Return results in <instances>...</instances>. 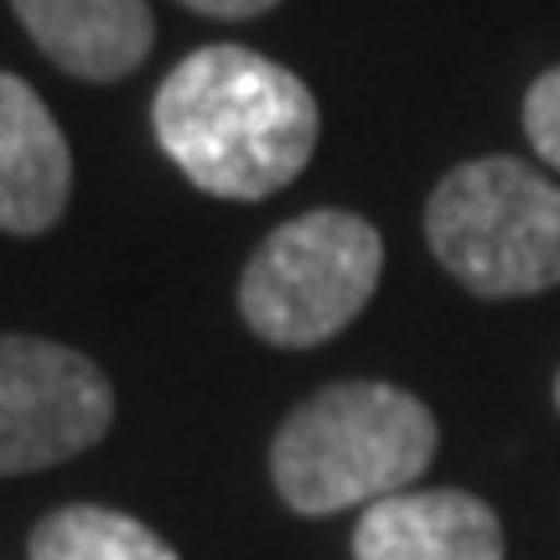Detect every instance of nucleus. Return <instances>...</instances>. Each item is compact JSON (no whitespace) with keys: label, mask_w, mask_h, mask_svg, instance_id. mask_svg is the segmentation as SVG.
I'll return each instance as SVG.
<instances>
[{"label":"nucleus","mask_w":560,"mask_h":560,"mask_svg":"<svg viewBox=\"0 0 560 560\" xmlns=\"http://www.w3.org/2000/svg\"><path fill=\"white\" fill-rule=\"evenodd\" d=\"M11 11L42 52L83 83L136 73L156 42L145 0H11Z\"/></svg>","instance_id":"nucleus-8"},{"label":"nucleus","mask_w":560,"mask_h":560,"mask_svg":"<svg viewBox=\"0 0 560 560\" xmlns=\"http://www.w3.org/2000/svg\"><path fill=\"white\" fill-rule=\"evenodd\" d=\"M32 560H177V550L130 514L68 503L32 529Z\"/></svg>","instance_id":"nucleus-9"},{"label":"nucleus","mask_w":560,"mask_h":560,"mask_svg":"<svg viewBox=\"0 0 560 560\" xmlns=\"http://www.w3.org/2000/svg\"><path fill=\"white\" fill-rule=\"evenodd\" d=\"M161 151L182 166V177L213 198H270L306 172L317 151V100L280 62L219 42L182 58L156 104Z\"/></svg>","instance_id":"nucleus-1"},{"label":"nucleus","mask_w":560,"mask_h":560,"mask_svg":"<svg viewBox=\"0 0 560 560\" xmlns=\"http://www.w3.org/2000/svg\"><path fill=\"white\" fill-rule=\"evenodd\" d=\"M182 5H192L202 16H223V21H244V16H260L280 0H182Z\"/></svg>","instance_id":"nucleus-11"},{"label":"nucleus","mask_w":560,"mask_h":560,"mask_svg":"<svg viewBox=\"0 0 560 560\" xmlns=\"http://www.w3.org/2000/svg\"><path fill=\"white\" fill-rule=\"evenodd\" d=\"M384 270L380 229L359 213L317 208L280 223L240 280L249 332L276 348H317L359 317Z\"/></svg>","instance_id":"nucleus-4"},{"label":"nucleus","mask_w":560,"mask_h":560,"mask_svg":"<svg viewBox=\"0 0 560 560\" xmlns=\"http://www.w3.org/2000/svg\"><path fill=\"white\" fill-rule=\"evenodd\" d=\"M353 560H503V524L457 488L395 493L363 509Z\"/></svg>","instance_id":"nucleus-7"},{"label":"nucleus","mask_w":560,"mask_h":560,"mask_svg":"<svg viewBox=\"0 0 560 560\" xmlns=\"http://www.w3.org/2000/svg\"><path fill=\"white\" fill-rule=\"evenodd\" d=\"M524 130H529V145L550 166H560V68L535 79V89L524 94Z\"/></svg>","instance_id":"nucleus-10"},{"label":"nucleus","mask_w":560,"mask_h":560,"mask_svg":"<svg viewBox=\"0 0 560 560\" xmlns=\"http://www.w3.org/2000/svg\"><path fill=\"white\" fill-rule=\"evenodd\" d=\"M425 240L478 296H535L560 285V187L535 166L482 156L425 202Z\"/></svg>","instance_id":"nucleus-3"},{"label":"nucleus","mask_w":560,"mask_h":560,"mask_svg":"<svg viewBox=\"0 0 560 560\" xmlns=\"http://www.w3.org/2000/svg\"><path fill=\"white\" fill-rule=\"evenodd\" d=\"M73 156L52 109L16 73H0V229L47 234L68 208Z\"/></svg>","instance_id":"nucleus-6"},{"label":"nucleus","mask_w":560,"mask_h":560,"mask_svg":"<svg viewBox=\"0 0 560 560\" xmlns=\"http://www.w3.org/2000/svg\"><path fill=\"white\" fill-rule=\"evenodd\" d=\"M436 457V416L395 384L348 380L296 405L270 446L280 499L296 514L369 509L405 493Z\"/></svg>","instance_id":"nucleus-2"},{"label":"nucleus","mask_w":560,"mask_h":560,"mask_svg":"<svg viewBox=\"0 0 560 560\" xmlns=\"http://www.w3.org/2000/svg\"><path fill=\"white\" fill-rule=\"evenodd\" d=\"M556 405H560V380H556Z\"/></svg>","instance_id":"nucleus-12"},{"label":"nucleus","mask_w":560,"mask_h":560,"mask_svg":"<svg viewBox=\"0 0 560 560\" xmlns=\"http://www.w3.org/2000/svg\"><path fill=\"white\" fill-rule=\"evenodd\" d=\"M115 420L100 363L47 338H0V478L89 452Z\"/></svg>","instance_id":"nucleus-5"}]
</instances>
